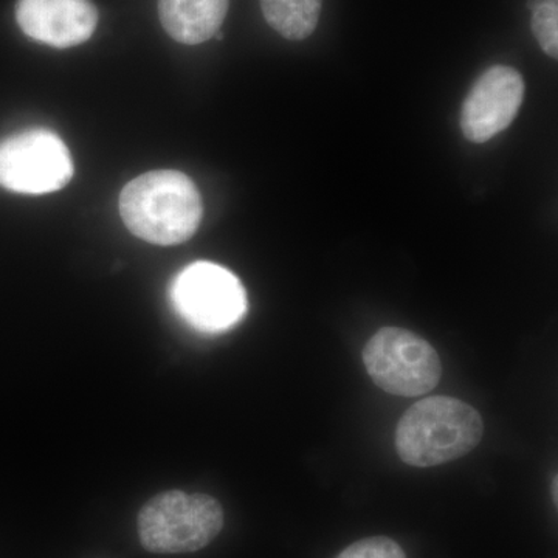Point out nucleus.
Returning a JSON list of instances; mask_svg holds the SVG:
<instances>
[{
  "mask_svg": "<svg viewBox=\"0 0 558 558\" xmlns=\"http://www.w3.org/2000/svg\"><path fill=\"white\" fill-rule=\"evenodd\" d=\"M120 215L128 230L140 240L178 245L199 229L204 204L189 175L171 170L150 171L121 191Z\"/></svg>",
  "mask_w": 558,
  "mask_h": 558,
  "instance_id": "obj_1",
  "label": "nucleus"
},
{
  "mask_svg": "<svg viewBox=\"0 0 558 558\" xmlns=\"http://www.w3.org/2000/svg\"><path fill=\"white\" fill-rule=\"evenodd\" d=\"M363 363L377 387L402 398L428 395L442 376L436 349L402 328H384L374 333L363 348Z\"/></svg>",
  "mask_w": 558,
  "mask_h": 558,
  "instance_id": "obj_4",
  "label": "nucleus"
},
{
  "mask_svg": "<svg viewBox=\"0 0 558 558\" xmlns=\"http://www.w3.org/2000/svg\"><path fill=\"white\" fill-rule=\"evenodd\" d=\"M223 520L222 506L209 495L163 492L140 510L138 537L149 553H196L218 537Z\"/></svg>",
  "mask_w": 558,
  "mask_h": 558,
  "instance_id": "obj_3",
  "label": "nucleus"
},
{
  "mask_svg": "<svg viewBox=\"0 0 558 558\" xmlns=\"http://www.w3.org/2000/svg\"><path fill=\"white\" fill-rule=\"evenodd\" d=\"M175 310L193 328L222 332L241 322L247 295L240 279L218 264H191L172 286Z\"/></svg>",
  "mask_w": 558,
  "mask_h": 558,
  "instance_id": "obj_6",
  "label": "nucleus"
},
{
  "mask_svg": "<svg viewBox=\"0 0 558 558\" xmlns=\"http://www.w3.org/2000/svg\"><path fill=\"white\" fill-rule=\"evenodd\" d=\"M554 501L557 502V478L554 480Z\"/></svg>",
  "mask_w": 558,
  "mask_h": 558,
  "instance_id": "obj_13",
  "label": "nucleus"
},
{
  "mask_svg": "<svg viewBox=\"0 0 558 558\" xmlns=\"http://www.w3.org/2000/svg\"><path fill=\"white\" fill-rule=\"evenodd\" d=\"M72 156L57 132L33 128L0 142V186L21 194L62 190L73 178Z\"/></svg>",
  "mask_w": 558,
  "mask_h": 558,
  "instance_id": "obj_5",
  "label": "nucleus"
},
{
  "mask_svg": "<svg viewBox=\"0 0 558 558\" xmlns=\"http://www.w3.org/2000/svg\"><path fill=\"white\" fill-rule=\"evenodd\" d=\"M526 84L519 70L494 65L476 80L462 102L461 130L473 143H486L508 130L524 101Z\"/></svg>",
  "mask_w": 558,
  "mask_h": 558,
  "instance_id": "obj_7",
  "label": "nucleus"
},
{
  "mask_svg": "<svg viewBox=\"0 0 558 558\" xmlns=\"http://www.w3.org/2000/svg\"><path fill=\"white\" fill-rule=\"evenodd\" d=\"M531 28L548 57H558V0H532Z\"/></svg>",
  "mask_w": 558,
  "mask_h": 558,
  "instance_id": "obj_11",
  "label": "nucleus"
},
{
  "mask_svg": "<svg viewBox=\"0 0 558 558\" xmlns=\"http://www.w3.org/2000/svg\"><path fill=\"white\" fill-rule=\"evenodd\" d=\"M337 558H407V556L395 539L369 537L352 543Z\"/></svg>",
  "mask_w": 558,
  "mask_h": 558,
  "instance_id": "obj_12",
  "label": "nucleus"
},
{
  "mask_svg": "<svg viewBox=\"0 0 558 558\" xmlns=\"http://www.w3.org/2000/svg\"><path fill=\"white\" fill-rule=\"evenodd\" d=\"M264 20L289 40L310 38L317 28L323 0H259Z\"/></svg>",
  "mask_w": 558,
  "mask_h": 558,
  "instance_id": "obj_10",
  "label": "nucleus"
},
{
  "mask_svg": "<svg viewBox=\"0 0 558 558\" xmlns=\"http://www.w3.org/2000/svg\"><path fill=\"white\" fill-rule=\"evenodd\" d=\"M483 433V417L472 405L435 396L418 400L400 417L396 449L405 464L436 468L476 449Z\"/></svg>",
  "mask_w": 558,
  "mask_h": 558,
  "instance_id": "obj_2",
  "label": "nucleus"
},
{
  "mask_svg": "<svg viewBox=\"0 0 558 558\" xmlns=\"http://www.w3.org/2000/svg\"><path fill=\"white\" fill-rule=\"evenodd\" d=\"M230 0H159L165 32L185 46L215 38L229 13Z\"/></svg>",
  "mask_w": 558,
  "mask_h": 558,
  "instance_id": "obj_9",
  "label": "nucleus"
},
{
  "mask_svg": "<svg viewBox=\"0 0 558 558\" xmlns=\"http://www.w3.org/2000/svg\"><path fill=\"white\" fill-rule=\"evenodd\" d=\"M16 21L28 38L69 49L92 38L98 10L92 0H20Z\"/></svg>",
  "mask_w": 558,
  "mask_h": 558,
  "instance_id": "obj_8",
  "label": "nucleus"
}]
</instances>
